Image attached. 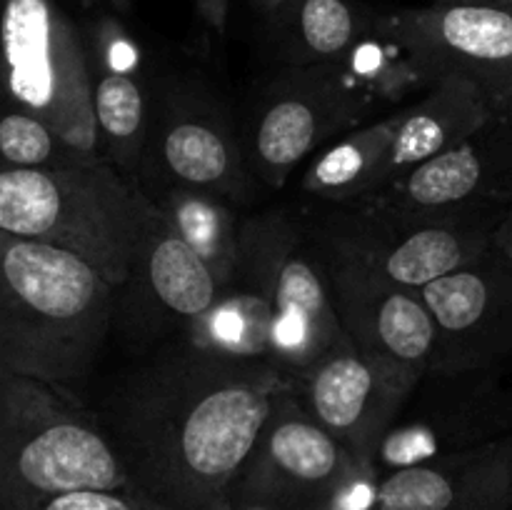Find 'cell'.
Masks as SVG:
<instances>
[{
  "instance_id": "cell-1",
  "label": "cell",
  "mask_w": 512,
  "mask_h": 510,
  "mask_svg": "<svg viewBox=\"0 0 512 510\" xmlns=\"http://www.w3.org/2000/svg\"><path fill=\"white\" fill-rule=\"evenodd\" d=\"M295 385L273 360L218 353L180 335L118 375L93 413L135 488L173 510H210L228 498Z\"/></svg>"
},
{
  "instance_id": "cell-2",
  "label": "cell",
  "mask_w": 512,
  "mask_h": 510,
  "mask_svg": "<svg viewBox=\"0 0 512 510\" xmlns=\"http://www.w3.org/2000/svg\"><path fill=\"white\" fill-rule=\"evenodd\" d=\"M118 288L63 248L0 233V370L68 388L90 378Z\"/></svg>"
},
{
  "instance_id": "cell-3",
  "label": "cell",
  "mask_w": 512,
  "mask_h": 510,
  "mask_svg": "<svg viewBox=\"0 0 512 510\" xmlns=\"http://www.w3.org/2000/svg\"><path fill=\"white\" fill-rule=\"evenodd\" d=\"M155 208L103 155L68 168H0V233L75 253L115 288L130 278Z\"/></svg>"
},
{
  "instance_id": "cell-4",
  "label": "cell",
  "mask_w": 512,
  "mask_h": 510,
  "mask_svg": "<svg viewBox=\"0 0 512 510\" xmlns=\"http://www.w3.org/2000/svg\"><path fill=\"white\" fill-rule=\"evenodd\" d=\"M133 485L93 410L65 388L0 370V510Z\"/></svg>"
},
{
  "instance_id": "cell-5",
  "label": "cell",
  "mask_w": 512,
  "mask_h": 510,
  "mask_svg": "<svg viewBox=\"0 0 512 510\" xmlns=\"http://www.w3.org/2000/svg\"><path fill=\"white\" fill-rule=\"evenodd\" d=\"M235 283L268 300L275 323V363L295 378L345 338L323 250L313 230H305L288 213L245 220Z\"/></svg>"
},
{
  "instance_id": "cell-6",
  "label": "cell",
  "mask_w": 512,
  "mask_h": 510,
  "mask_svg": "<svg viewBox=\"0 0 512 510\" xmlns=\"http://www.w3.org/2000/svg\"><path fill=\"white\" fill-rule=\"evenodd\" d=\"M375 483V465L323 428L295 385L270 415L228 498L280 510H368Z\"/></svg>"
},
{
  "instance_id": "cell-7",
  "label": "cell",
  "mask_w": 512,
  "mask_h": 510,
  "mask_svg": "<svg viewBox=\"0 0 512 510\" xmlns=\"http://www.w3.org/2000/svg\"><path fill=\"white\" fill-rule=\"evenodd\" d=\"M3 48L15 108L78 148L100 153L88 55L55 0H5Z\"/></svg>"
},
{
  "instance_id": "cell-8",
  "label": "cell",
  "mask_w": 512,
  "mask_h": 510,
  "mask_svg": "<svg viewBox=\"0 0 512 510\" xmlns=\"http://www.w3.org/2000/svg\"><path fill=\"white\" fill-rule=\"evenodd\" d=\"M358 205L495 233L512 208V108Z\"/></svg>"
},
{
  "instance_id": "cell-9",
  "label": "cell",
  "mask_w": 512,
  "mask_h": 510,
  "mask_svg": "<svg viewBox=\"0 0 512 510\" xmlns=\"http://www.w3.org/2000/svg\"><path fill=\"white\" fill-rule=\"evenodd\" d=\"M313 228L320 245L400 288L423 290L493 245V230L413 218L375 205H333Z\"/></svg>"
},
{
  "instance_id": "cell-10",
  "label": "cell",
  "mask_w": 512,
  "mask_h": 510,
  "mask_svg": "<svg viewBox=\"0 0 512 510\" xmlns=\"http://www.w3.org/2000/svg\"><path fill=\"white\" fill-rule=\"evenodd\" d=\"M375 28L418 78L468 80L495 110L512 108V8L433 3L385 15Z\"/></svg>"
},
{
  "instance_id": "cell-11",
  "label": "cell",
  "mask_w": 512,
  "mask_h": 510,
  "mask_svg": "<svg viewBox=\"0 0 512 510\" xmlns=\"http://www.w3.org/2000/svg\"><path fill=\"white\" fill-rule=\"evenodd\" d=\"M420 295L438 328L430 373L460 375L512 360V260L495 243Z\"/></svg>"
},
{
  "instance_id": "cell-12",
  "label": "cell",
  "mask_w": 512,
  "mask_h": 510,
  "mask_svg": "<svg viewBox=\"0 0 512 510\" xmlns=\"http://www.w3.org/2000/svg\"><path fill=\"white\" fill-rule=\"evenodd\" d=\"M320 250L345 338L365 355L395 365L418 383L430 373L438 338L433 313L420 290L400 288L325 245Z\"/></svg>"
},
{
  "instance_id": "cell-13",
  "label": "cell",
  "mask_w": 512,
  "mask_h": 510,
  "mask_svg": "<svg viewBox=\"0 0 512 510\" xmlns=\"http://www.w3.org/2000/svg\"><path fill=\"white\" fill-rule=\"evenodd\" d=\"M363 103L335 63L300 65L275 80L250 135V158L270 188L285 185L300 160L358 120Z\"/></svg>"
},
{
  "instance_id": "cell-14",
  "label": "cell",
  "mask_w": 512,
  "mask_h": 510,
  "mask_svg": "<svg viewBox=\"0 0 512 510\" xmlns=\"http://www.w3.org/2000/svg\"><path fill=\"white\" fill-rule=\"evenodd\" d=\"M295 380L310 415L368 465H375L385 430L418 385L395 365L365 355L348 338Z\"/></svg>"
},
{
  "instance_id": "cell-15",
  "label": "cell",
  "mask_w": 512,
  "mask_h": 510,
  "mask_svg": "<svg viewBox=\"0 0 512 510\" xmlns=\"http://www.w3.org/2000/svg\"><path fill=\"white\" fill-rule=\"evenodd\" d=\"M120 288L133 295V320L145 318L153 330L190 328L223 295V285L203 258L180 238L160 208H155L135 253L130 278Z\"/></svg>"
},
{
  "instance_id": "cell-16",
  "label": "cell",
  "mask_w": 512,
  "mask_h": 510,
  "mask_svg": "<svg viewBox=\"0 0 512 510\" xmlns=\"http://www.w3.org/2000/svg\"><path fill=\"white\" fill-rule=\"evenodd\" d=\"M512 438L443 463H415L378 478L368 510H510Z\"/></svg>"
},
{
  "instance_id": "cell-17",
  "label": "cell",
  "mask_w": 512,
  "mask_h": 510,
  "mask_svg": "<svg viewBox=\"0 0 512 510\" xmlns=\"http://www.w3.org/2000/svg\"><path fill=\"white\" fill-rule=\"evenodd\" d=\"M498 110L468 80L443 78L430 93L398 113V130L385 163L383 190L478 133ZM380 190V193H383Z\"/></svg>"
},
{
  "instance_id": "cell-18",
  "label": "cell",
  "mask_w": 512,
  "mask_h": 510,
  "mask_svg": "<svg viewBox=\"0 0 512 510\" xmlns=\"http://www.w3.org/2000/svg\"><path fill=\"white\" fill-rule=\"evenodd\" d=\"M98 50L103 55V75L98 83H93L98 140L103 135L115 165L133 170V160L138 158L143 143L145 118H148L145 90L135 75L138 50L113 20L100 25Z\"/></svg>"
},
{
  "instance_id": "cell-19",
  "label": "cell",
  "mask_w": 512,
  "mask_h": 510,
  "mask_svg": "<svg viewBox=\"0 0 512 510\" xmlns=\"http://www.w3.org/2000/svg\"><path fill=\"white\" fill-rule=\"evenodd\" d=\"M158 160L173 185L210 195H235L243 190L240 155L230 135L203 110H180L165 123L158 140Z\"/></svg>"
},
{
  "instance_id": "cell-20",
  "label": "cell",
  "mask_w": 512,
  "mask_h": 510,
  "mask_svg": "<svg viewBox=\"0 0 512 510\" xmlns=\"http://www.w3.org/2000/svg\"><path fill=\"white\" fill-rule=\"evenodd\" d=\"M398 130V113L350 130L330 143L303 178V190L330 205H358L383 190L385 163Z\"/></svg>"
},
{
  "instance_id": "cell-21",
  "label": "cell",
  "mask_w": 512,
  "mask_h": 510,
  "mask_svg": "<svg viewBox=\"0 0 512 510\" xmlns=\"http://www.w3.org/2000/svg\"><path fill=\"white\" fill-rule=\"evenodd\" d=\"M180 233V238L208 263L218 283L225 288L235 283L243 250V223H238L218 195L173 185L155 203Z\"/></svg>"
},
{
  "instance_id": "cell-22",
  "label": "cell",
  "mask_w": 512,
  "mask_h": 510,
  "mask_svg": "<svg viewBox=\"0 0 512 510\" xmlns=\"http://www.w3.org/2000/svg\"><path fill=\"white\" fill-rule=\"evenodd\" d=\"M183 335L195 345L218 353L275 363L273 310L263 295L245 285L235 283L225 288L218 303Z\"/></svg>"
},
{
  "instance_id": "cell-23",
  "label": "cell",
  "mask_w": 512,
  "mask_h": 510,
  "mask_svg": "<svg viewBox=\"0 0 512 510\" xmlns=\"http://www.w3.org/2000/svg\"><path fill=\"white\" fill-rule=\"evenodd\" d=\"M293 5V53L298 65L338 63L365 38V25L348 0H288Z\"/></svg>"
},
{
  "instance_id": "cell-24",
  "label": "cell",
  "mask_w": 512,
  "mask_h": 510,
  "mask_svg": "<svg viewBox=\"0 0 512 510\" xmlns=\"http://www.w3.org/2000/svg\"><path fill=\"white\" fill-rule=\"evenodd\" d=\"M100 153L78 148L63 135L55 133L45 120L35 118L25 110H8L0 120V158L3 168L43 170L68 168V165L88 163Z\"/></svg>"
},
{
  "instance_id": "cell-25",
  "label": "cell",
  "mask_w": 512,
  "mask_h": 510,
  "mask_svg": "<svg viewBox=\"0 0 512 510\" xmlns=\"http://www.w3.org/2000/svg\"><path fill=\"white\" fill-rule=\"evenodd\" d=\"M35 510H173L160 500L150 498L140 488L120 490H80V493L58 495Z\"/></svg>"
},
{
  "instance_id": "cell-26",
  "label": "cell",
  "mask_w": 512,
  "mask_h": 510,
  "mask_svg": "<svg viewBox=\"0 0 512 510\" xmlns=\"http://www.w3.org/2000/svg\"><path fill=\"white\" fill-rule=\"evenodd\" d=\"M195 10L203 18V23L208 28H213L215 33L223 35L228 28V10L230 0H195Z\"/></svg>"
},
{
  "instance_id": "cell-27",
  "label": "cell",
  "mask_w": 512,
  "mask_h": 510,
  "mask_svg": "<svg viewBox=\"0 0 512 510\" xmlns=\"http://www.w3.org/2000/svg\"><path fill=\"white\" fill-rule=\"evenodd\" d=\"M493 243H495V248L503 250V253L512 260V208H510V213L505 215L503 223L498 225V230H495Z\"/></svg>"
},
{
  "instance_id": "cell-28",
  "label": "cell",
  "mask_w": 512,
  "mask_h": 510,
  "mask_svg": "<svg viewBox=\"0 0 512 510\" xmlns=\"http://www.w3.org/2000/svg\"><path fill=\"white\" fill-rule=\"evenodd\" d=\"M438 5H495V8H512V0H435Z\"/></svg>"
},
{
  "instance_id": "cell-29",
  "label": "cell",
  "mask_w": 512,
  "mask_h": 510,
  "mask_svg": "<svg viewBox=\"0 0 512 510\" xmlns=\"http://www.w3.org/2000/svg\"><path fill=\"white\" fill-rule=\"evenodd\" d=\"M210 510H280V508H265V505H248V503H238L233 498H225L223 503H218L215 508Z\"/></svg>"
},
{
  "instance_id": "cell-30",
  "label": "cell",
  "mask_w": 512,
  "mask_h": 510,
  "mask_svg": "<svg viewBox=\"0 0 512 510\" xmlns=\"http://www.w3.org/2000/svg\"><path fill=\"white\" fill-rule=\"evenodd\" d=\"M285 3H288V0H253L255 8L263 10V13H275V10L283 8Z\"/></svg>"
},
{
  "instance_id": "cell-31",
  "label": "cell",
  "mask_w": 512,
  "mask_h": 510,
  "mask_svg": "<svg viewBox=\"0 0 512 510\" xmlns=\"http://www.w3.org/2000/svg\"><path fill=\"white\" fill-rule=\"evenodd\" d=\"M110 5L118 10H128L130 8V0H110Z\"/></svg>"
}]
</instances>
